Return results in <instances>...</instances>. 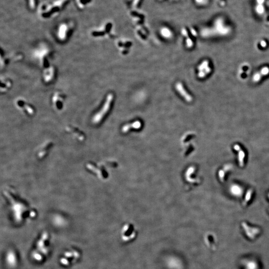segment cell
<instances>
[{
    "label": "cell",
    "mask_w": 269,
    "mask_h": 269,
    "mask_svg": "<svg viewBox=\"0 0 269 269\" xmlns=\"http://www.w3.org/2000/svg\"><path fill=\"white\" fill-rule=\"evenodd\" d=\"M35 51V55L39 60L40 65L43 69L50 66L51 64L49 59L52 55L51 49L46 44H41Z\"/></svg>",
    "instance_id": "277c9868"
},
{
    "label": "cell",
    "mask_w": 269,
    "mask_h": 269,
    "mask_svg": "<svg viewBox=\"0 0 269 269\" xmlns=\"http://www.w3.org/2000/svg\"><path fill=\"white\" fill-rule=\"evenodd\" d=\"M142 124L139 121H137L134 122L133 123L129 125H126L125 126L123 127L122 128V131L123 132H126L128 131L129 130L130 128H134L136 129H138L139 128H141Z\"/></svg>",
    "instance_id": "5bb4252c"
},
{
    "label": "cell",
    "mask_w": 269,
    "mask_h": 269,
    "mask_svg": "<svg viewBox=\"0 0 269 269\" xmlns=\"http://www.w3.org/2000/svg\"><path fill=\"white\" fill-rule=\"evenodd\" d=\"M121 238L124 242L133 241L137 236V231L132 224L127 223L124 225L121 230Z\"/></svg>",
    "instance_id": "5b68a950"
},
{
    "label": "cell",
    "mask_w": 269,
    "mask_h": 269,
    "mask_svg": "<svg viewBox=\"0 0 269 269\" xmlns=\"http://www.w3.org/2000/svg\"><path fill=\"white\" fill-rule=\"evenodd\" d=\"M57 71L56 67L51 65L50 66L43 69L42 79L45 84H48L53 82L56 78Z\"/></svg>",
    "instance_id": "ba28073f"
},
{
    "label": "cell",
    "mask_w": 269,
    "mask_h": 269,
    "mask_svg": "<svg viewBox=\"0 0 269 269\" xmlns=\"http://www.w3.org/2000/svg\"><path fill=\"white\" fill-rule=\"evenodd\" d=\"M12 87V82L10 79L6 77H2L1 78V93H6L11 89Z\"/></svg>",
    "instance_id": "9c48e42d"
},
{
    "label": "cell",
    "mask_w": 269,
    "mask_h": 269,
    "mask_svg": "<svg viewBox=\"0 0 269 269\" xmlns=\"http://www.w3.org/2000/svg\"><path fill=\"white\" fill-rule=\"evenodd\" d=\"M70 0H53L48 2H44L38 9L40 17L44 20L52 19L60 13Z\"/></svg>",
    "instance_id": "6da1fadb"
},
{
    "label": "cell",
    "mask_w": 269,
    "mask_h": 269,
    "mask_svg": "<svg viewBox=\"0 0 269 269\" xmlns=\"http://www.w3.org/2000/svg\"><path fill=\"white\" fill-rule=\"evenodd\" d=\"M15 104L17 109L26 116L31 117L34 115L36 113L34 107L24 99H17L15 101Z\"/></svg>",
    "instance_id": "8992f818"
},
{
    "label": "cell",
    "mask_w": 269,
    "mask_h": 269,
    "mask_svg": "<svg viewBox=\"0 0 269 269\" xmlns=\"http://www.w3.org/2000/svg\"><path fill=\"white\" fill-rule=\"evenodd\" d=\"M28 7L31 10H35L37 7V0H27Z\"/></svg>",
    "instance_id": "9a60e30c"
},
{
    "label": "cell",
    "mask_w": 269,
    "mask_h": 269,
    "mask_svg": "<svg viewBox=\"0 0 269 269\" xmlns=\"http://www.w3.org/2000/svg\"><path fill=\"white\" fill-rule=\"evenodd\" d=\"M269 74V67L268 66L263 67L258 72L255 74L253 76V80L255 82L260 81L263 78L268 76Z\"/></svg>",
    "instance_id": "7c38bea8"
},
{
    "label": "cell",
    "mask_w": 269,
    "mask_h": 269,
    "mask_svg": "<svg viewBox=\"0 0 269 269\" xmlns=\"http://www.w3.org/2000/svg\"><path fill=\"white\" fill-rule=\"evenodd\" d=\"M114 95L112 93L108 94L107 95L101 107L92 116L91 121L94 125H98L102 121L104 118L109 111L111 105L113 101Z\"/></svg>",
    "instance_id": "7a4b0ae2"
},
{
    "label": "cell",
    "mask_w": 269,
    "mask_h": 269,
    "mask_svg": "<svg viewBox=\"0 0 269 269\" xmlns=\"http://www.w3.org/2000/svg\"><path fill=\"white\" fill-rule=\"evenodd\" d=\"M161 35L165 37H170L171 36V32L169 29L167 28H163L161 31Z\"/></svg>",
    "instance_id": "2e32d148"
},
{
    "label": "cell",
    "mask_w": 269,
    "mask_h": 269,
    "mask_svg": "<svg viewBox=\"0 0 269 269\" xmlns=\"http://www.w3.org/2000/svg\"><path fill=\"white\" fill-rule=\"evenodd\" d=\"M176 90L178 91L179 93H180V94L181 95V96H183L187 101L188 102L192 101V96L188 93L187 91L185 90L181 83H177L176 84Z\"/></svg>",
    "instance_id": "8fae6325"
},
{
    "label": "cell",
    "mask_w": 269,
    "mask_h": 269,
    "mask_svg": "<svg viewBox=\"0 0 269 269\" xmlns=\"http://www.w3.org/2000/svg\"><path fill=\"white\" fill-rule=\"evenodd\" d=\"M74 25L71 21H63L60 23L56 31V37L59 43L66 42L74 31Z\"/></svg>",
    "instance_id": "3957f363"
},
{
    "label": "cell",
    "mask_w": 269,
    "mask_h": 269,
    "mask_svg": "<svg viewBox=\"0 0 269 269\" xmlns=\"http://www.w3.org/2000/svg\"><path fill=\"white\" fill-rule=\"evenodd\" d=\"M92 0H75V4L79 9L83 10L92 3Z\"/></svg>",
    "instance_id": "4fadbf2b"
},
{
    "label": "cell",
    "mask_w": 269,
    "mask_h": 269,
    "mask_svg": "<svg viewBox=\"0 0 269 269\" xmlns=\"http://www.w3.org/2000/svg\"><path fill=\"white\" fill-rule=\"evenodd\" d=\"M66 96L61 91H56L52 95L51 102L55 109L61 111L64 108Z\"/></svg>",
    "instance_id": "52a82bcc"
},
{
    "label": "cell",
    "mask_w": 269,
    "mask_h": 269,
    "mask_svg": "<svg viewBox=\"0 0 269 269\" xmlns=\"http://www.w3.org/2000/svg\"><path fill=\"white\" fill-rule=\"evenodd\" d=\"M199 78H202L205 77L207 74H208L211 72V68L209 66V62L207 60H204L200 65H199Z\"/></svg>",
    "instance_id": "30bf717a"
}]
</instances>
